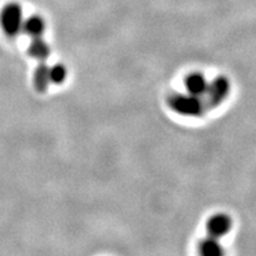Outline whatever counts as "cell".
Returning a JSON list of instances; mask_svg holds the SVG:
<instances>
[{
    "label": "cell",
    "instance_id": "cell-1",
    "mask_svg": "<svg viewBox=\"0 0 256 256\" xmlns=\"http://www.w3.org/2000/svg\"><path fill=\"white\" fill-rule=\"evenodd\" d=\"M168 106L178 114L185 116H200L206 110V102L200 96L188 94H174L168 98Z\"/></svg>",
    "mask_w": 256,
    "mask_h": 256
},
{
    "label": "cell",
    "instance_id": "cell-2",
    "mask_svg": "<svg viewBox=\"0 0 256 256\" xmlns=\"http://www.w3.org/2000/svg\"><path fill=\"white\" fill-rule=\"evenodd\" d=\"M23 8L17 2L5 5L0 14V24L8 36H17L23 30Z\"/></svg>",
    "mask_w": 256,
    "mask_h": 256
},
{
    "label": "cell",
    "instance_id": "cell-3",
    "mask_svg": "<svg viewBox=\"0 0 256 256\" xmlns=\"http://www.w3.org/2000/svg\"><path fill=\"white\" fill-rule=\"evenodd\" d=\"M230 92V81L224 76H218L212 82L208 83L203 100L206 108H215L228 98Z\"/></svg>",
    "mask_w": 256,
    "mask_h": 256
},
{
    "label": "cell",
    "instance_id": "cell-4",
    "mask_svg": "<svg viewBox=\"0 0 256 256\" xmlns=\"http://www.w3.org/2000/svg\"><path fill=\"white\" fill-rule=\"evenodd\" d=\"M206 229L211 238H220L230 232V229H232V220H230L229 216L224 215V214H216V215H214L208 220Z\"/></svg>",
    "mask_w": 256,
    "mask_h": 256
},
{
    "label": "cell",
    "instance_id": "cell-5",
    "mask_svg": "<svg viewBox=\"0 0 256 256\" xmlns=\"http://www.w3.org/2000/svg\"><path fill=\"white\" fill-rule=\"evenodd\" d=\"M185 86H186L188 92L203 98L208 88V81L204 78V75H202L200 72H194L188 76Z\"/></svg>",
    "mask_w": 256,
    "mask_h": 256
},
{
    "label": "cell",
    "instance_id": "cell-6",
    "mask_svg": "<svg viewBox=\"0 0 256 256\" xmlns=\"http://www.w3.org/2000/svg\"><path fill=\"white\" fill-rule=\"evenodd\" d=\"M44 30H46V22L40 16H31V17L24 19L22 31H24L31 38L40 37Z\"/></svg>",
    "mask_w": 256,
    "mask_h": 256
},
{
    "label": "cell",
    "instance_id": "cell-7",
    "mask_svg": "<svg viewBox=\"0 0 256 256\" xmlns=\"http://www.w3.org/2000/svg\"><path fill=\"white\" fill-rule=\"evenodd\" d=\"M50 80V68L46 63H40L34 70V88L38 92H46L49 87Z\"/></svg>",
    "mask_w": 256,
    "mask_h": 256
},
{
    "label": "cell",
    "instance_id": "cell-8",
    "mask_svg": "<svg viewBox=\"0 0 256 256\" xmlns=\"http://www.w3.org/2000/svg\"><path fill=\"white\" fill-rule=\"evenodd\" d=\"M28 54L34 58L44 60L50 55V48L46 40H42V37L32 38L30 46H28Z\"/></svg>",
    "mask_w": 256,
    "mask_h": 256
},
{
    "label": "cell",
    "instance_id": "cell-9",
    "mask_svg": "<svg viewBox=\"0 0 256 256\" xmlns=\"http://www.w3.org/2000/svg\"><path fill=\"white\" fill-rule=\"evenodd\" d=\"M200 252L204 256H220L223 254V248L218 242V238H208L202 241L200 246Z\"/></svg>",
    "mask_w": 256,
    "mask_h": 256
},
{
    "label": "cell",
    "instance_id": "cell-10",
    "mask_svg": "<svg viewBox=\"0 0 256 256\" xmlns=\"http://www.w3.org/2000/svg\"><path fill=\"white\" fill-rule=\"evenodd\" d=\"M66 78V69L62 64H55L50 68V80L54 83H62Z\"/></svg>",
    "mask_w": 256,
    "mask_h": 256
}]
</instances>
